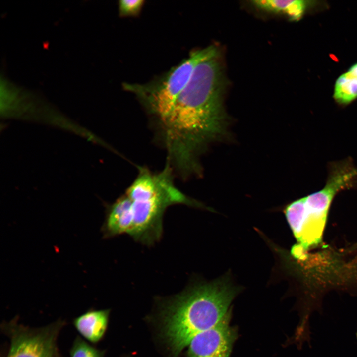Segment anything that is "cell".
I'll return each mask as SVG.
<instances>
[{"instance_id": "cell-15", "label": "cell", "mask_w": 357, "mask_h": 357, "mask_svg": "<svg viewBox=\"0 0 357 357\" xmlns=\"http://www.w3.org/2000/svg\"><path fill=\"white\" fill-rule=\"evenodd\" d=\"M356 338H357V333H356Z\"/></svg>"}, {"instance_id": "cell-3", "label": "cell", "mask_w": 357, "mask_h": 357, "mask_svg": "<svg viewBox=\"0 0 357 357\" xmlns=\"http://www.w3.org/2000/svg\"><path fill=\"white\" fill-rule=\"evenodd\" d=\"M137 177L125 194L130 201L131 228L129 234L136 241L151 246L163 234V218L166 209L174 204L200 207L174 185L169 164L158 173L140 168Z\"/></svg>"}, {"instance_id": "cell-8", "label": "cell", "mask_w": 357, "mask_h": 357, "mask_svg": "<svg viewBox=\"0 0 357 357\" xmlns=\"http://www.w3.org/2000/svg\"><path fill=\"white\" fill-rule=\"evenodd\" d=\"M129 203L128 197L124 194L107 206L101 229L103 238H112L122 234L129 235L131 227Z\"/></svg>"}, {"instance_id": "cell-11", "label": "cell", "mask_w": 357, "mask_h": 357, "mask_svg": "<svg viewBox=\"0 0 357 357\" xmlns=\"http://www.w3.org/2000/svg\"><path fill=\"white\" fill-rule=\"evenodd\" d=\"M334 98L341 104H347L357 98V78L348 71L337 79L334 90Z\"/></svg>"}, {"instance_id": "cell-10", "label": "cell", "mask_w": 357, "mask_h": 357, "mask_svg": "<svg viewBox=\"0 0 357 357\" xmlns=\"http://www.w3.org/2000/svg\"><path fill=\"white\" fill-rule=\"evenodd\" d=\"M251 2L259 9L286 15L293 20L300 19L306 7V1L301 0H258Z\"/></svg>"}, {"instance_id": "cell-13", "label": "cell", "mask_w": 357, "mask_h": 357, "mask_svg": "<svg viewBox=\"0 0 357 357\" xmlns=\"http://www.w3.org/2000/svg\"><path fill=\"white\" fill-rule=\"evenodd\" d=\"M144 3L142 0H121L119 2V12L122 16L137 14Z\"/></svg>"}, {"instance_id": "cell-14", "label": "cell", "mask_w": 357, "mask_h": 357, "mask_svg": "<svg viewBox=\"0 0 357 357\" xmlns=\"http://www.w3.org/2000/svg\"><path fill=\"white\" fill-rule=\"evenodd\" d=\"M348 71L357 78V63L353 65Z\"/></svg>"}, {"instance_id": "cell-4", "label": "cell", "mask_w": 357, "mask_h": 357, "mask_svg": "<svg viewBox=\"0 0 357 357\" xmlns=\"http://www.w3.org/2000/svg\"><path fill=\"white\" fill-rule=\"evenodd\" d=\"M357 176V169L340 167L333 172L321 190L287 206L286 217L297 241L292 250L296 258L303 259L308 250L321 243L334 198L341 190L349 187Z\"/></svg>"}, {"instance_id": "cell-6", "label": "cell", "mask_w": 357, "mask_h": 357, "mask_svg": "<svg viewBox=\"0 0 357 357\" xmlns=\"http://www.w3.org/2000/svg\"><path fill=\"white\" fill-rule=\"evenodd\" d=\"M64 323L31 328L13 321L3 325L10 340L7 357H59L57 337Z\"/></svg>"}, {"instance_id": "cell-12", "label": "cell", "mask_w": 357, "mask_h": 357, "mask_svg": "<svg viewBox=\"0 0 357 357\" xmlns=\"http://www.w3.org/2000/svg\"><path fill=\"white\" fill-rule=\"evenodd\" d=\"M70 357H103L102 353L77 337L71 348Z\"/></svg>"}, {"instance_id": "cell-5", "label": "cell", "mask_w": 357, "mask_h": 357, "mask_svg": "<svg viewBox=\"0 0 357 357\" xmlns=\"http://www.w3.org/2000/svg\"><path fill=\"white\" fill-rule=\"evenodd\" d=\"M217 51L214 46L195 51L158 82L145 85L126 84L125 87L135 93L160 122L170 112L197 64Z\"/></svg>"}, {"instance_id": "cell-1", "label": "cell", "mask_w": 357, "mask_h": 357, "mask_svg": "<svg viewBox=\"0 0 357 357\" xmlns=\"http://www.w3.org/2000/svg\"><path fill=\"white\" fill-rule=\"evenodd\" d=\"M224 88L218 51L199 63L167 117L160 124L170 162L187 171L198 164V152L224 128Z\"/></svg>"}, {"instance_id": "cell-2", "label": "cell", "mask_w": 357, "mask_h": 357, "mask_svg": "<svg viewBox=\"0 0 357 357\" xmlns=\"http://www.w3.org/2000/svg\"><path fill=\"white\" fill-rule=\"evenodd\" d=\"M237 291L223 278L194 284L169 302L163 333L174 356L196 335L215 327L224 319Z\"/></svg>"}, {"instance_id": "cell-7", "label": "cell", "mask_w": 357, "mask_h": 357, "mask_svg": "<svg viewBox=\"0 0 357 357\" xmlns=\"http://www.w3.org/2000/svg\"><path fill=\"white\" fill-rule=\"evenodd\" d=\"M228 316L215 327L196 335L188 344L189 357H229L234 341V332Z\"/></svg>"}, {"instance_id": "cell-9", "label": "cell", "mask_w": 357, "mask_h": 357, "mask_svg": "<svg viewBox=\"0 0 357 357\" xmlns=\"http://www.w3.org/2000/svg\"><path fill=\"white\" fill-rule=\"evenodd\" d=\"M109 311L90 310L74 320V325L80 334L92 343L98 342L106 330Z\"/></svg>"}]
</instances>
